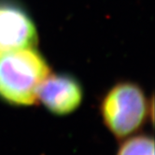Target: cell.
Masks as SVG:
<instances>
[{"label":"cell","mask_w":155,"mask_h":155,"mask_svg":"<svg viewBox=\"0 0 155 155\" xmlns=\"http://www.w3.org/2000/svg\"><path fill=\"white\" fill-rule=\"evenodd\" d=\"M50 74L47 61L34 47L0 53V100L13 107L35 105Z\"/></svg>","instance_id":"1"},{"label":"cell","mask_w":155,"mask_h":155,"mask_svg":"<svg viewBox=\"0 0 155 155\" xmlns=\"http://www.w3.org/2000/svg\"><path fill=\"white\" fill-rule=\"evenodd\" d=\"M149 100L142 88L131 81L119 82L105 94L99 105L102 121L113 137L124 139L137 134L149 117Z\"/></svg>","instance_id":"2"},{"label":"cell","mask_w":155,"mask_h":155,"mask_svg":"<svg viewBox=\"0 0 155 155\" xmlns=\"http://www.w3.org/2000/svg\"><path fill=\"white\" fill-rule=\"evenodd\" d=\"M37 43V28L28 13L14 2L0 0V53Z\"/></svg>","instance_id":"3"},{"label":"cell","mask_w":155,"mask_h":155,"mask_svg":"<svg viewBox=\"0 0 155 155\" xmlns=\"http://www.w3.org/2000/svg\"><path fill=\"white\" fill-rule=\"evenodd\" d=\"M81 83L68 74H50L39 86L38 102L56 116L73 113L82 103Z\"/></svg>","instance_id":"4"},{"label":"cell","mask_w":155,"mask_h":155,"mask_svg":"<svg viewBox=\"0 0 155 155\" xmlns=\"http://www.w3.org/2000/svg\"><path fill=\"white\" fill-rule=\"evenodd\" d=\"M123 140L116 155H154V140L151 136L136 134Z\"/></svg>","instance_id":"5"}]
</instances>
